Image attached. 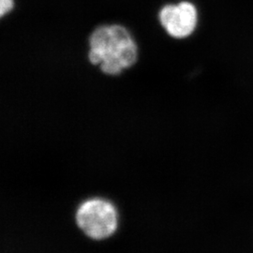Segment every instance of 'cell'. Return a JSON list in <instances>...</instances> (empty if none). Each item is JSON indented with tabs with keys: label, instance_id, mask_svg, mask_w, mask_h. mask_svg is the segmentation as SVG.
Returning a JSON list of instances; mask_svg holds the SVG:
<instances>
[{
	"label": "cell",
	"instance_id": "cell-1",
	"mask_svg": "<svg viewBox=\"0 0 253 253\" xmlns=\"http://www.w3.org/2000/svg\"><path fill=\"white\" fill-rule=\"evenodd\" d=\"M137 55L135 41L125 27L104 26L91 35L89 59L103 73L118 75L135 63Z\"/></svg>",
	"mask_w": 253,
	"mask_h": 253
},
{
	"label": "cell",
	"instance_id": "cell-2",
	"mask_svg": "<svg viewBox=\"0 0 253 253\" xmlns=\"http://www.w3.org/2000/svg\"><path fill=\"white\" fill-rule=\"evenodd\" d=\"M76 222L84 235L92 239H106L118 229V209L103 198L85 200L77 209Z\"/></svg>",
	"mask_w": 253,
	"mask_h": 253
},
{
	"label": "cell",
	"instance_id": "cell-3",
	"mask_svg": "<svg viewBox=\"0 0 253 253\" xmlns=\"http://www.w3.org/2000/svg\"><path fill=\"white\" fill-rule=\"evenodd\" d=\"M159 20L169 36L185 39L190 37L197 27L198 10L189 1L168 4L160 10Z\"/></svg>",
	"mask_w": 253,
	"mask_h": 253
},
{
	"label": "cell",
	"instance_id": "cell-4",
	"mask_svg": "<svg viewBox=\"0 0 253 253\" xmlns=\"http://www.w3.org/2000/svg\"><path fill=\"white\" fill-rule=\"evenodd\" d=\"M13 7L12 0H0V18L8 13Z\"/></svg>",
	"mask_w": 253,
	"mask_h": 253
}]
</instances>
